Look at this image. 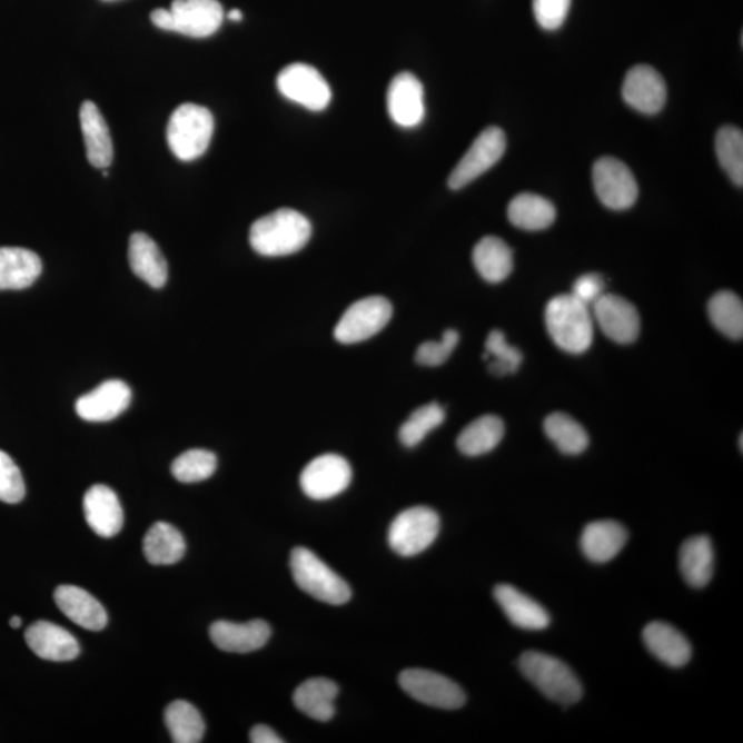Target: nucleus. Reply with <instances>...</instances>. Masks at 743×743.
<instances>
[{"label":"nucleus","mask_w":743,"mask_h":743,"mask_svg":"<svg viewBox=\"0 0 743 743\" xmlns=\"http://www.w3.org/2000/svg\"><path fill=\"white\" fill-rule=\"evenodd\" d=\"M26 642L39 658L46 661H72L79 657L80 646L71 634L49 621H38L26 631Z\"/></svg>","instance_id":"nucleus-19"},{"label":"nucleus","mask_w":743,"mask_h":743,"mask_svg":"<svg viewBox=\"0 0 743 743\" xmlns=\"http://www.w3.org/2000/svg\"><path fill=\"white\" fill-rule=\"evenodd\" d=\"M289 565L295 583L315 600L333 606L345 605L351 600L350 585L310 549L295 548Z\"/></svg>","instance_id":"nucleus-5"},{"label":"nucleus","mask_w":743,"mask_h":743,"mask_svg":"<svg viewBox=\"0 0 743 743\" xmlns=\"http://www.w3.org/2000/svg\"><path fill=\"white\" fill-rule=\"evenodd\" d=\"M42 260L26 248H0V291L26 289L38 280Z\"/></svg>","instance_id":"nucleus-27"},{"label":"nucleus","mask_w":743,"mask_h":743,"mask_svg":"<svg viewBox=\"0 0 743 743\" xmlns=\"http://www.w3.org/2000/svg\"><path fill=\"white\" fill-rule=\"evenodd\" d=\"M505 148H507V139L501 127H487L453 168L448 179L449 188L458 190L474 182L503 158Z\"/></svg>","instance_id":"nucleus-9"},{"label":"nucleus","mask_w":743,"mask_h":743,"mask_svg":"<svg viewBox=\"0 0 743 743\" xmlns=\"http://www.w3.org/2000/svg\"><path fill=\"white\" fill-rule=\"evenodd\" d=\"M165 722L176 743H199L205 739V720L189 702H171L165 712Z\"/></svg>","instance_id":"nucleus-34"},{"label":"nucleus","mask_w":743,"mask_h":743,"mask_svg":"<svg viewBox=\"0 0 743 743\" xmlns=\"http://www.w3.org/2000/svg\"><path fill=\"white\" fill-rule=\"evenodd\" d=\"M551 339L563 351L582 354L594 340V319L590 306L571 295H557L545 309Z\"/></svg>","instance_id":"nucleus-2"},{"label":"nucleus","mask_w":743,"mask_h":743,"mask_svg":"<svg viewBox=\"0 0 743 743\" xmlns=\"http://www.w3.org/2000/svg\"><path fill=\"white\" fill-rule=\"evenodd\" d=\"M129 262L133 275L148 286L159 289L168 280V265L165 255L148 235L133 234L129 241Z\"/></svg>","instance_id":"nucleus-25"},{"label":"nucleus","mask_w":743,"mask_h":743,"mask_svg":"<svg viewBox=\"0 0 743 743\" xmlns=\"http://www.w3.org/2000/svg\"><path fill=\"white\" fill-rule=\"evenodd\" d=\"M544 432L556 448L565 455H579L588 448L590 438L585 428L572 416L562 414V412L549 415L545 419Z\"/></svg>","instance_id":"nucleus-35"},{"label":"nucleus","mask_w":743,"mask_h":743,"mask_svg":"<svg viewBox=\"0 0 743 743\" xmlns=\"http://www.w3.org/2000/svg\"><path fill=\"white\" fill-rule=\"evenodd\" d=\"M572 0H533L534 17L538 26L555 31L565 22Z\"/></svg>","instance_id":"nucleus-43"},{"label":"nucleus","mask_w":743,"mask_h":743,"mask_svg":"<svg viewBox=\"0 0 743 743\" xmlns=\"http://www.w3.org/2000/svg\"><path fill=\"white\" fill-rule=\"evenodd\" d=\"M519 670L534 687L557 704L573 705L582 700V683L571 667L553 655L526 652L521 655Z\"/></svg>","instance_id":"nucleus-3"},{"label":"nucleus","mask_w":743,"mask_h":743,"mask_svg":"<svg viewBox=\"0 0 743 743\" xmlns=\"http://www.w3.org/2000/svg\"><path fill=\"white\" fill-rule=\"evenodd\" d=\"M495 600L515 626L522 630L542 631L547 628L551 617L547 611L515 586L501 584L495 588Z\"/></svg>","instance_id":"nucleus-23"},{"label":"nucleus","mask_w":743,"mask_h":743,"mask_svg":"<svg viewBox=\"0 0 743 743\" xmlns=\"http://www.w3.org/2000/svg\"><path fill=\"white\" fill-rule=\"evenodd\" d=\"M400 688L412 699L438 710H460L466 704V694L457 683L427 670H406L398 677Z\"/></svg>","instance_id":"nucleus-8"},{"label":"nucleus","mask_w":743,"mask_h":743,"mask_svg":"<svg viewBox=\"0 0 743 743\" xmlns=\"http://www.w3.org/2000/svg\"><path fill=\"white\" fill-rule=\"evenodd\" d=\"M605 280L596 273H590V275H584L578 278L576 283L573 284L574 298L583 301L586 306H592L597 299L605 293Z\"/></svg>","instance_id":"nucleus-44"},{"label":"nucleus","mask_w":743,"mask_h":743,"mask_svg":"<svg viewBox=\"0 0 743 743\" xmlns=\"http://www.w3.org/2000/svg\"><path fill=\"white\" fill-rule=\"evenodd\" d=\"M277 87L289 101L319 112L329 106L333 91L316 68L307 63H291L277 78Z\"/></svg>","instance_id":"nucleus-10"},{"label":"nucleus","mask_w":743,"mask_h":743,"mask_svg":"<svg viewBox=\"0 0 743 743\" xmlns=\"http://www.w3.org/2000/svg\"><path fill=\"white\" fill-rule=\"evenodd\" d=\"M678 566L683 578L694 588H704L710 584L715 571V551L711 538L695 536L686 539L678 554Z\"/></svg>","instance_id":"nucleus-28"},{"label":"nucleus","mask_w":743,"mask_h":743,"mask_svg":"<svg viewBox=\"0 0 743 743\" xmlns=\"http://www.w3.org/2000/svg\"><path fill=\"white\" fill-rule=\"evenodd\" d=\"M211 641L222 652L246 654L266 646L271 636L270 625L264 620L246 624L217 621L210 628Z\"/></svg>","instance_id":"nucleus-18"},{"label":"nucleus","mask_w":743,"mask_h":743,"mask_svg":"<svg viewBox=\"0 0 743 743\" xmlns=\"http://www.w3.org/2000/svg\"><path fill=\"white\" fill-rule=\"evenodd\" d=\"M393 317V306L383 296H368L353 304L335 328L339 344L356 345L383 330Z\"/></svg>","instance_id":"nucleus-7"},{"label":"nucleus","mask_w":743,"mask_h":743,"mask_svg":"<svg viewBox=\"0 0 743 743\" xmlns=\"http://www.w3.org/2000/svg\"><path fill=\"white\" fill-rule=\"evenodd\" d=\"M643 642L648 652L667 666L682 667L691 658V644L687 637L675 626L661 621H655L644 628Z\"/></svg>","instance_id":"nucleus-24"},{"label":"nucleus","mask_w":743,"mask_h":743,"mask_svg":"<svg viewBox=\"0 0 743 743\" xmlns=\"http://www.w3.org/2000/svg\"><path fill=\"white\" fill-rule=\"evenodd\" d=\"M460 340L457 330L446 329L440 341H426L417 348L416 361L425 367H439L446 363Z\"/></svg>","instance_id":"nucleus-42"},{"label":"nucleus","mask_w":743,"mask_h":743,"mask_svg":"<svg viewBox=\"0 0 743 743\" xmlns=\"http://www.w3.org/2000/svg\"><path fill=\"white\" fill-rule=\"evenodd\" d=\"M626 542L628 532L618 522L596 521L585 526L579 544L591 562L606 563L621 553Z\"/></svg>","instance_id":"nucleus-26"},{"label":"nucleus","mask_w":743,"mask_h":743,"mask_svg":"<svg viewBox=\"0 0 743 743\" xmlns=\"http://www.w3.org/2000/svg\"><path fill=\"white\" fill-rule=\"evenodd\" d=\"M594 315L602 333L620 345H630L641 334V317L636 307L623 296L603 294L595 301Z\"/></svg>","instance_id":"nucleus-13"},{"label":"nucleus","mask_w":743,"mask_h":743,"mask_svg":"<svg viewBox=\"0 0 743 743\" xmlns=\"http://www.w3.org/2000/svg\"><path fill=\"white\" fill-rule=\"evenodd\" d=\"M484 359L489 361V370L493 375L505 376L515 374L524 357L518 348L508 344L502 330L493 329L485 341Z\"/></svg>","instance_id":"nucleus-40"},{"label":"nucleus","mask_w":743,"mask_h":743,"mask_svg":"<svg viewBox=\"0 0 743 743\" xmlns=\"http://www.w3.org/2000/svg\"><path fill=\"white\" fill-rule=\"evenodd\" d=\"M711 321L725 336L740 340L743 335V305L739 295L722 291L707 305Z\"/></svg>","instance_id":"nucleus-36"},{"label":"nucleus","mask_w":743,"mask_h":743,"mask_svg":"<svg viewBox=\"0 0 743 743\" xmlns=\"http://www.w3.org/2000/svg\"><path fill=\"white\" fill-rule=\"evenodd\" d=\"M22 624V620L19 617V615H14V617L10 618V626L13 630H19Z\"/></svg>","instance_id":"nucleus-48"},{"label":"nucleus","mask_w":743,"mask_h":743,"mask_svg":"<svg viewBox=\"0 0 743 743\" xmlns=\"http://www.w3.org/2000/svg\"><path fill=\"white\" fill-rule=\"evenodd\" d=\"M351 466L339 455L316 457L300 475V487L313 501H328L339 496L351 484Z\"/></svg>","instance_id":"nucleus-11"},{"label":"nucleus","mask_w":743,"mask_h":743,"mask_svg":"<svg viewBox=\"0 0 743 743\" xmlns=\"http://www.w3.org/2000/svg\"><path fill=\"white\" fill-rule=\"evenodd\" d=\"M87 524L100 537H115L125 524L123 508L116 493L106 485H95L83 498Z\"/></svg>","instance_id":"nucleus-20"},{"label":"nucleus","mask_w":743,"mask_h":743,"mask_svg":"<svg viewBox=\"0 0 743 743\" xmlns=\"http://www.w3.org/2000/svg\"><path fill=\"white\" fill-rule=\"evenodd\" d=\"M720 166L736 186L743 185V133L739 127L724 126L716 137Z\"/></svg>","instance_id":"nucleus-37"},{"label":"nucleus","mask_w":743,"mask_h":743,"mask_svg":"<svg viewBox=\"0 0 743 743\" xmlns=\"http://www.w3.org/2000/svg\"><path fill=\"white\" fill-rule=\"evenodd\" d=\"M217 467V456L212 452L190 449L174 460L171 473L182 484H197L211 478Z\"/></svg>","instance_id":"nucleus-39"},{"label":"nucleus","mask_w":743,"mask_h":743,"mask_svg":"<svg viewBox=\"0 0 743 743\" xmlns=\"http://www.w3.org/2000/svg\"><path fill=\"white\" fill-rule=\"evenodd\" d=\"M249 741L252 743L286 742L281 739V736H278L275 731H273L270 727H267L265 724L255 725V727L251 730V733H249Z\"/></svg>","instance_id":"nucleus-45"},{"label":"nucleus","mask_w":743,"mask_h":743,"mask_svg":"<svg viewBox=\"0 0 743 743\" xmlns=\"http://www.w3.org/2000/svg\"><path fill=\"white\" fill-rule=\"evenodd\" d=\"M150 20H152L156 27L162 29V31L172 32V16L170 9L153 10L152 14H150Z\"/></svg>","instance_id":"nucleus-46"},{"label":"nucleus","mask_w":743,"mask_h":743,"mask_svg":"<svg viewBox=\"0 0 743 743\" xmlns=\"http://www.w3.org/2000/svg\"><path fill=\"white\" fill-rule=\"evenodd\" d=\"M214 116L197 103H182L167 126V142L179 160L191 161L207 152L214 133Z\"/></svg>","instance_id":"nucleus-4"},{"label":"nucleus","mask_w":743,"mask_h":743,"mask_svg":"<svg viewBox=\"0 0 743 743\" xmlns=\"http://www.w3.org/2000/svg\"><path fill=\"white\" fill-rule=\"evenodd\" d=\"M172 32L190 38H208L224 22L222 4L218 0H174Z\"/></svg>","instance_id":"nucleus-14"},{"label":"nucleus","mask_w":743,"mask_h":743,"mask_svg":"<svg viewBox=\"0 0 743 743\" xmlns=\"http://www.w3.org/2000/svg\"><path fill=\"white\" fill-rule=\"evenodd\" d=\"M505 427L501 417L485 415L469 423L457 437V448L466 456H482L492 452L504 437Z\"/></svg>","instance_id":"nucleus-33"},{"label":"nucleus","mask_w":743,"mask_h":743,"mask_svg":"<svg viewBox=\"0 0 743 743\" xmlns=\"http://www.w3.org/2000/svg\"><path fill=\"white\" fill-rule=\"evenodd\" d=\"M338 694V684L329 678L315 677L295 690L294 704L304 715L317 722H329L335 716V700Z\"/></svg>","instance_id":"nucleus-29"},{"label":"nucleus","mask_w":743,"mask_h":743,"mask_svg":"<svg viewBox=\"0 0 743 743\" xmlns=\"http://www.w3.org/2000/svg\"><path fill=\"white\" fill-rule=\"evenodd\" d=\"M130 403L131 388L127 383L107 380L77 400V414L86 422H110L123 414Z\"/></svg>","instance_id":"nucleus-16"},{"label":"nucleus","mask_w":743,"mask_h":743,"mask_svg":"<svg viewBox=\"0 0 743 743\" xmlns=\"http://www.w3.org/2000/svg\"><path fill=\"white\" fill-rule=\"evenodd\" d=\"M80 127L83 132L87 159L100 170H107L113 160V142L107 120L95 102L85 101L80 107Z\"/></svg>","instance_id":"nucleus-22"},{"label":"nucleus","mask_w":743,"mask_h":743,"mask_svg":"<svg viewBox=\"0 0 743 743\" xmlns=\"http://www.w3.org/2000/svg\"><path fill=\"white\" fill-rule=\"evenodd\" d=\"M556 218V210L544 197L534 194H521L508 206V219L515 228L537 231L549 228Z\"/></svg>","instance_id":"nucleus-32"},{"label":"nucleus","mask_w":743,"mask_h":743,"mask_svg":"<svg viewBox=\"0 0 743 743\" xmlns=\"http://www.w3.org/2000/svg\"><path fill=\"white\" fill-rule=\"evenodd\" d=\"M228 19L234 22H239L242 20V13L239 9H234L229 11Z\"/></svg>","instance_id":"nucleus-47"},{"label":"nucleus","mask_w":743,"mask_h":743,"mask_svg":"<svg viewBox=\"0 0 743 743\" xmlns=\"http://www.w3.org/2000/svg\"><path fill=\"white\" fill-rule=\"evenodd\" d=\"M58 608L72 623L89 631H101L108 624L106 607L89 592L75 585H61L55 592Z\"/></svg>","instance_id":"nucleus-21"},{"label":"nucleus","mask_w":743,"mask_h":743,"mask_svg":"<svg viewBox=\"0 0 743 743\" xmlns=\"http://www.w3.org/2000/svg\"><path fill=\"white\" fill-rule=\"evenodd\" d=\"M666 96L665 80L653 67L636 66L626 73L623 98L637 112L658 113L665 106Z\"/></svg>","instance_id":"nucleus-17"},{"label":"nucleus","mask_w":743,"mask_h":743,"mask_svg":"<svg viewBox=\"0 0 743 743\" xmlns=\"http://www.w3.org/2000/svg\"><path fill=\"white\" fill-rule=\"evenodd\" d=\"M388 115L394 123L412 129L425 119V89L422 81L409 72L397 75L387 91Z\"/></svg>","instance_id":"nucleus-15"},{"label":"nucleus","mask_w":743,"mask_h":743,"mask_svg":"<svg viewBox=\"0 0 743 743\" xmlns=\"http://www.w3.org/2000/svg\"><path fill=\"white\" fill-rule=\"evenodd\" d=\"M310 237V220L291 208L265 215L249 230V244L262 257H287L299 252Z\"/></svg>","instance_id":"nucleus-1"},{"label":"nucleus","mask_w":743,"mask_h":743,"mask_svg":"<svg viewBox=\"0 0 743 743\" xmlns=\"http://www.w3.org/2000/svg\"><path fill=\"white\" fill-rule=\"evenodd\" d=\"M440 529L439 515L428 507H412L400 513L388 529V545L394 553L410 557L432 547Z\"/></svg>","instance_id":"nucleus-6"},{"label":"nucleus","mask_w":743,"mask_h":743,"mask_svg":"<svg viewBox=\"0 0 743 743\" xmlns=\"http://www.w3.org/2000/svg\"><path fill=\"white\" fill-rule=\"evenodd\" d=\"M475 269L485 281L498 284L514 269V255L507 242L495 236L482 239L473 251Z\"/></svg>","instance_id":"nucleus-30"},{"label":"nucleus","mask_w":743,"mask_h":743,"mask_svg":"<svg viewBox=\"0 0 743 743\" xmlns=\"http://www.w3.org/2000/svg\"><path fill=\"white\" fill-rule=\"evenodd\" d=\"M26 497V482L8 453L0 450V502L17 504Z\"/></svg>","instance_id":"nucleus-41"},{"label":"nucleus","mask_w":743,"mask_h":743,"mask_svg":"<svg viewBox=\"0 0 743 743\" xmlns=\"http://www.w3.org/2000/svg\"><path fill=\"white\" fill-rule=\"evenodd\" d=\"M186 551L185 538L166 522H158L143 538V554L152 565H174L182 559Z\"/></svg>","instance_id":"nucleus-31"},{"label":"nucleus","mask_w":743,"mask_h":743,"mask_svg":"<svg viewBox=\"0 0 743 743\" xmlns=\"http://www.w3.org/2000/svg\"><path fill=\"white\" fill-rule=\"evenodd\" d=\"M594 186L603 206L611 210H628L635 205L638 186L634 174L623 161L614 158H602L595 162Z\"/></svg>","instance_id":"nucleus-12"},{"label":"nucleus","mask_w":743,"mask_h":743,"mask_svg":"<svg viewBox=\"0 0 743 743\" xmlns=\"http://www.w3.org/2000/svg\"><path fill=\"white\" fill-rule=\"evenodd\" d=\"M445 422V410L439 404H427L416 409L409 419L399 428L400 444L406 448H415L433 429Z\"/></svg>","instance_id":"nucleus-38"}]
</instances>
